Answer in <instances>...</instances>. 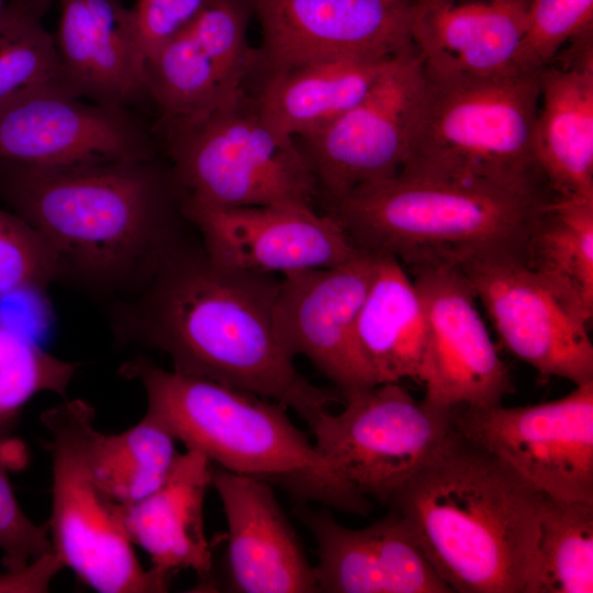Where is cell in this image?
Masks as SVG:
<instances>
[{
    "instance_id": "cell-17",
    "label": "cell",
    "mask_w": 593,
    "mask_h": 593,
    "mask_svg": "<svg viewBox=\"0 0 593 593\" xmlns=\"http://www.w3.org/2000/svg\"><path fill=\"white\" fill-rule=\"evenodd\" d=\"M379 256L360 250L332 267L281 276L275 320L294 358L303 356L339 391L374 385L356 349L355 327Z\"/></svg>"
},
{
    "instance_id": "cell-15",
    "label": "cell",
    "mask_w": 593,
    "mask_h": 593,
    "mask_svg": "<svg viewBox=\"0 0 593 593\" xmlns=\"http://www.w3.org/2000/svg\"><path fill=\"white\" fill-rule=\"evenodd\" d=\"M153 157L152 138L130 110L85 102L63 86L0 107V159L55 167Z\"/></svg>"
},
{
    "instance_id": "cell-7",
    "label": "cell",
    "mask_w": 593,
    "mask_h": 593,
    "mask_svg": "<svg viewBox=\"0 0 593 593\" xmlns=\"http://www.w3.org/2000/svg\"><path fill=\"white\" fill-rule=\"evenodd\" d=\"M164 130L179 202L313 205L320 192L295 139L276 132L247 94L197 122Z\"/></svg>"
},
{
    "instance_id": "cell-34",
    "label": "cell",
    "mask_w": 593,
    "mask_h": 593,
    "mask_svg": "<svg viewBox=\"0 0 593 593\" xmlns=\"http://www.w3.org/2000/svg\"><path fill=\"white\" fill-rule=\"evenodd\" d=\"M23 447L11 436H0V550L2 566L14 571L33 560L49 553L53 545L48 524L37 525L23 512L14 495L9 479L11 458H25Z\"/></svg>"
},
{
    "instance_id": "cell-16",
    "label": "cell",
    "mask_w": 593,
    "mask_h": 593,
    "mask_svg": "<svg viewBox=\"0 0 593 593\" xmlns=\"http://www.w3.org/2000/svg\"><path fill=\"white\" fill-rule=\"evenodd\" d=\"M179 206L206 255L231 268L284 276L336 266L360 251L333 216L310 204Z\"/></svg>"
},
{
    "instance_id": "cell-20",
    "label": "cell",
    "mask_w": 593,
    "mask_h": 593,
    "mask_svg": "<svg viewBox=\"0 0 593 593\" xmlns=\"http://www.w3.org/2000/svg\"><path fill=\"white\" fill-rule=\"evenodd\" d=\"M55 38L61 82L81 99L125 109L148 97L146 61L120 0H59Z\"/></svg>"
},
{
    "instance_id": "cell-2",
    "label": "cell",
    "mask_w": 593,
    "mask_h": 593,
    "mask_svg": "<svg viewBox=\"0 0 593 593\" xmlns=\"http://www.w3.org/2000/svg\"><path fill=\"white\" fill-rule=\"evenodd\" d=\"M170 189L153 159H0V198L46 240L61 278L97 289H139L180 243Z\"/></svg>"
},
{
    "instance_id": "cell-3",
    "label": "cell",
    "mask_w": 593,
    "mask_h": 593,
    "mask_svg": "<svg viewBox=\"0 0 593 593\" xmlns=\"http://www.w3.org/2000/svg\"><path fill=\"white\" fill-rule=\"evenodd\" d=\"M544 494L457 435L393 496L390 508L452 592L532 593Z\"/></svg>"
},
{
    "instance_id": "cell-13",
    "label": "cell",
    "mask_w": 593,
    "mask_h": 593,
    "mask_svg": "<svg viewBox=\"0 0 593 593\" xmlns=\"http://www.w3.org/2000/svg\"><path fill=\"white\" fill-rule=\"evenodd\" d=\"M265 75L337 57L392 58L415 51L414 0H249Z\"/></svg>"
},
{
    "instance_id": "cell-27",
    "label": "cell",
    "mask_w": 593,
    "mask_h": 593,
    "mask_svg": "<svg viewBox=\"0 0 593 593\" xmlns=\"http://www.w3.org/2000/svg\"><path fill=\"white\" fill-rule=\"evenodd\" d=\"M523 260L593 316V198L555 197L546 202L529 230Z\"/></svg>"
},
{
    "instance_id": "cell-21",
    "label": "cell",
    "mask_w": 593,
    "mask_h": 593,
    "mask_svg": "<svg viewBox=\"0 0 593 593\" xmlns=\"http://www.w3.org/2000/svg\"><path fill=\"white\" fill-rule=\"evenodd\" d=\"M536 153L555 197L593 198V30L539 72Z\"/></svg>"
},
{
    "instance_id": "cell-35",
    "label": "cell",
    "mask_w": 593,
    "mask_h": 593,
    "mask_svg": "<svg viewBox=\"0 0 593 593\" xmlns=\"http://www.w3.org/2000/svg\"><path fill=\"white\" fill-rule=\"evenodd\" d=\"M212 0H136L130 9L145 61L186 29Z\"/></svg>"
},
{
    "instance_id": "cell-30",
    "label": "cell",
    "mask_w": 593,
    "mask_h": 593,
    "mask_svg": "<svg viewBox=\"0 0 593 593\" xmlns=\"http://www.w3.org/2000/svg\"><path fill=\"white\" fill-rule=\"evenodd\" d=\"M52 1L5 4L0 21V107L41 87H64L55 38L43 22Z\"/></svg>"
},
{
    "instance_id": "cell-33",
    "label": "cell",
    "mask_w": 593,
    "mask_h": 593,
    "mask_svg": "<svg viewBox=\"0 0 593 593\" xmlns=\"http://www.w3.org/2000/svg\"><path fill=\"white\" fill-rule=\"evenodd\" d=\"M593 30V0H529L516 66L539 71L572 38Z\"/></svg>"
},
{
    "instance_id": "cell-1",
    "label": "cell",
    "mask_w": 593,
    "mask_h": 593,
    "mask_svg": "<svg viewBox=\"0 0 593 593\" xmlns=\"http://www.w3.org/2000/svg\"><path fill=\"white\" fill-rule=\"evenodd\" d=\"M280 279L180 242L115 311L116 340L163 351L177 372L271 400L307 423L339 399L298 372L278 336Z\"/></svg>"
},
{
    "instance_id": "cell-18",
    "label": "cell",
    "mask_w": 593,
    "mask_h": 593,
    "mask_svg": "<svg viewBox=\"0 0 593 593\" xmlns=\"http://www.w3.org/2000/svg\"><path fill=\"white\" fill-rule=\"evenodd\" d=\"M295 514L317 545L318 592L451 593L418 545L409 523L390 508L363 528L339 524L329 508L296 502Z\"/></svg>"
},
{
    "instance_id": "cell-29",
    "label": "cell",
    "mask_w": 593,
    "mask_h": 593,
    "mask_svg": "<svg viewBox=\"0 0 593 593\" xmlns=\"http://www.w3.org/2000/svg\"><path fill=\"white\" fill-rule=\"evenodd\" d=\"M532 593L593 592V503L544 495Z\"/></svg>"
},
{
    "instance_id": "cell-23",
    "label": "cell",
    "mask_w": 593,
    "mask_h": 593,
    "mask_svg": "<svg viewBox=\"0 0 593 593\" xmlns=\"http://www.w3.org/2000/svg\"><path fill=\"white\" fill-rule=\"evenodd\" d=\"M212 466L197 450L179 452L156 491L138 502L122 505L128 538L150 556L153 568L169 578L180 570L194 571L199 588L205 591L215 588L213 553L203 519Z\"/></svg>"
},
{
    "instance_id": "cell-5",
    "label": "cell",
    "mask_w": 593,
    "mask_h": 593,
    "mask_svg": "<svg viewBox=\"0 0 593 593\" xmlns=\"http://www.w3.org/2000/svg\"><path fill=\"white\" fill-rule=\"evenodd\" d=\"M548 201L489 183L398 174L326 203V213L358 249L393 257L413 272L497 254L523 257Z\"/></svg>"
},
{
    "instance_id": "cell-37",
    "label": "cell",
    "mask_w": 593,
    "mask_h": 593,
    "mask_svg": "<svg viewBox=\"0 0 593 593\" xmlns=\"http://www.w3.org/2000/svg\"><path fill=\"white\" fill-rule=\"evenodd\" d=\"M5 2L4 0H0V21L2 19V15H3V12H4V9H5Z\"/></svg>"
},
{
    "instance_id": "cell-25",
    "label": "cell",
    "mask_w": 593,
    "mask_h": 593,
    "mask_svg": "<svg viewBox=\"0 0 593 593\" xmlns=\"http://www.w3.org/2000/svg\"><path fill=\"white\" fill-rule=\"evenodd\" d=\"M427 343L423 300L406 269L379 256L355 327L358 356L373 384L421 382Z\"/></svg>"
},
{
    "instance_id": "cell-19",
    "label": "cell",
    "mask_w": 593,
    "mask_h": 593,
    "mask_svg": "<svg viewBox=\"0 0 593 593\" xmlns=\"http://www.w3.org/2000/svg\"><path fill=\"white\" fill-rule=\"evenodd\" d=\"M227 523L230 588L244 593L318 592L314 566L265 481L212 466Z\"/></svg>"
},
{
    "instance_id": "cell-12",
    "label": "cell",
    "mask_w": 593,
    "mask_h": 593,
    "mask_svg": "<svg viewBox=\"0 0 593 593\" xmlns=\"http://www.w3.org/2000/svg\"><path fill=\"white\" fill-rule=\"evenodd\" d=\"M424 83L418 52L402 54L357 104L322 130L299 138L326 203L402 170Z\"/></svg>"
},
{
    "instance_id": "cell-28",
    "label": "cell",
    "mask_w": 593,
    "mask_h": 593,
    "mask_svg": "<svg viewBox=\"0 0 593 593\" xmlns=\"http://www.w3.org/2000/svg\"><path fill=\"white\" fill-rule=\"evenodd\" d=\"M176 441L164 425L146 413L120 434L97 430L90 450L93 473L115 502L133 504L163 484L179 454Z\"/></svg>"
},
{
    "instance_id": "cell-31",
    "label": "cell",
    "mask_w": 593,
    "mask_h": 593,
    "mask_svg": "<svg viewBox=\"0 0 593 593\" xmlns=\"http://www.w3.org/2000/svg\"><path fill=\"white\" fill-rule=\"evenodd\" d=\"M78 367L48 354L0 315V436H11L35 394L49 391L67 400Z\"/></svg>"
},
{
    "instance_id": "cell-8",
    "label": "cell",
    "mask_w": 593,
    "mask_h": 593,
    "mask_svg": "<svg viewBox=\"0 0 593 593\" xmlns=\"http://www.w3.org/2000/svg\"><path fill=\"white\" fill-rule=\"evenodd\" d=\"M51 433L53 550L78 579L100 593L167 592L171 578L145 570L126 533L122 505L99 484L90 462L94 410L66 400L41 415Z\"/></svg>"
},
{
    "instance_id": "cell-22",
    "label": "cell",
    "mask_w": 593,
    "mask_h": 593,
    "mask_svg": "<svg viewBox=\"0 0 593 593\" xmlns=\"http://www.w3.org/2000/svg\"><path fill=\"white\" fill-rule=\"evenodd\" d=\"M529 0L415 2L412 40L428 75H488L516 67Z\"/></svg>"
},
{
    "instance_id": "cell-11",
    "label": "cell",
    "mask_w": 593,
    "mask_h": 593,
    "mask_svg": "<svg viewBox=\"0 0 593 593\" xmlns=\"http://www.w3.org/2000/svg\"><path fill=\"white\" fill-rule=\"evenodd\" d=\"M459 434L541 494L593 503V381L535 405L452 409Z\"/></svg>"
},
{
    "instance_id": "cell-32",
    "label": "cell",
    "mask_w": 593,
    "mask_h": 593,
    "mask_svg": "<svg viewBox=\"0 0 593 593\" xmlns=\"http://www.w3.org/2000/svg\"><path fill=\"white\" fill-rule=\"evenodd\" d=\"M60 278L57 258L42 235L18 214L0 209V299L41 291Z\"/></svg>"
},
{
    "instance_id": "cell-24",
    "label": "cell",
    "mask_w": 593,
    "mask_h": 593,
    "mask_svg": "<svg viewBox=\"0 0 593 593\" xmlns=\"http://www.w3.org/2000/svg\"><path fill=\"white\" fill-rule=\"evenodd\" d=\"M394 58L337 57L266 75L254 101L276 132L301 138L357 104Z\"/></svg>"
},
{
    "instance_id": "cell-14",
    "label": "cell",
    "mask_w": 593,
    "mask_h": 593,
    "mask_svg": "<svg viewBox=\"0 0 593 593\" xmlns=\"http://www.w3.org/2000/svg\"><path fill=\"white\" fill-rule=\"evenodd\" d=\"M411 273L427 324L423 400L444 409L502 404L513 392L512 378L460 268L433 267Z\"/></svg>"
},
{
    "instance_id": "cell-10",
    "label": "cell",
    "mask_w": 593,
    "mask_h": 593,
    "mask_svg": "<svg viewBox=\"0 0 593 593\" xmlns=\"http://www.w3.org/2000/svg\"><path fill=\"white\" fill-rule=\"evenodd\" d=\"M459 268L512 355L542 380L593 381L592 316L572 294L519 255L484 256Z\"/></svg>"
},
{
    "instance_id": "cell-9",
    "label": "cell",
    "mask_w": 593,
    "mask_h": 593,
    "mask_svg": "<svg viewBox=\"0 0 593 593\" xmlns=\"http://www.w3.org/2000/svg\"><path fill=\"white\" fill-rule=\"evenodd\" d=\"M344 410L309 423L314 445L360 494L389 505L458 433L452 409L417 401L399 382L340 394Z\"/></svg>"
},
{
    "instance_id": "cell-36",
    "label": "cell",
    "mask_w": 593,
    "mask_h": 593,
    "mask_svg": "<svg viewBox=\"0 0 593 593\" xmlns=\"http://www.w3.org/2000/svg\"><path fill=\"white\" fill-rule=\"evenodd\" d=\"M63 568H65V563L61 558L52 551L20 570H7L0 574V592H47L52 579Z\"/></svg>"
},
{
    "instance_id": "cell-6",
    "label": "cell",
    "mask_w": 593,
    "mask_h": 593,
    "mask_svg": "<svg viewBox=\"0 0 593 593\" xmlns=\"http://www.w3.org/2000/svg\"><path fill=\"white\" fill-rule=\"evenodd\" d=\"M539 71L428 75L402 170L555 198L539 164L535 127Z\"/></svg>"
},
{
    "instance_id": "cell-4",
    "label": "cell",
    "mask_w": 593,
    "mask_h": 593,
    "mask_svg": "<svg viewBox=\"0 0 593 593\" xmlns=\"http://www.w3.org/2000/svg\"><path fill=\"white\" fill-rule=\"evenodd\" d=\"M120 372L143 384L146 414L212 465L277 485L295 502L370 513L371 501L338 473L281 404L209 379L167 371L145 358L125 362Z\"/></svg>"
},
{
    "instance_id": "cell-26",
    "label": "cell",
    "mask_w": 593,
    "mask_h": 593,
    "mask_svg": "<svg viewBox=\"0 0 593 593\" xmlns=\"http://www.w3.org/2000/svg\"><path fill=\"white\" fill-rule=\"evenodd\" d=\"M146 87L164 128L197 122L246 94L227 83L188 27L147 59Z\"/></svg>"
},
{
    "instance_id": "cell-38",
    "label": "cell",
    "mask_w": 593,
    "mask_h": 593,
    "mask_svg": "<svg viewBox=\"0 0 593 593\" xmlns=\"http://www.w3.org/2000/svg\"><path fill=\"white\" fill-rule=\"evenodd\" d=\"M415 2H425V1H433V0H414Z\"/></svg>"
}]
</instances>
